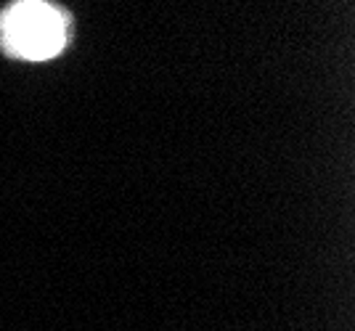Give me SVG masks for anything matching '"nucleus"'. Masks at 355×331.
Wrapping results in <instances>:
<instances>
[{
	"instance_id": "obj_1",
	"label": "nucleus",
	"mask_w": 355,
	"mask_h": 331,
	"mask_svg": "<svg viewBox=\"0 0 355 331\" xmlns=\"http://www.w3.org/2000/svg\"><path fill=\"white\" fill-rule=\"evenodd\" d=\"M0 37L21 59H48L67 43V19L40 0H24L3 14Z\"/></svg>"
}]
</instances>
